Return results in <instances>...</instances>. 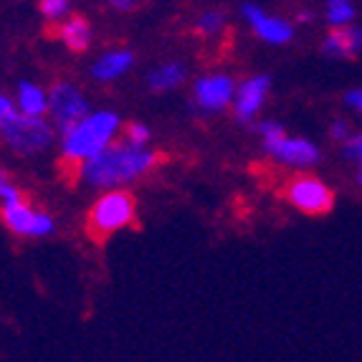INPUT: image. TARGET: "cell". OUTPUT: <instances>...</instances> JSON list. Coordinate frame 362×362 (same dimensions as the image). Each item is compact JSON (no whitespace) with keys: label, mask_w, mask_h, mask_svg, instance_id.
Returning a JSON list of instances; mask_svg holds the SVG:
<instances>
[{"label":"cell","mask_w":362,"mask_h":362,"mask_svg":"<svg viewBox=\"0 0 362 362\" xmlns=\"http://www.w3.org/2000/svg\"><path fill=\"white\" fill-rule=\"evenodd\" d=\"M157 163H163V155L147 150L145 145H132L127 139L119 145L109 142L104 150L84 160L81 180L91 187H117L142 177Z\"/></svg>","instance_id":"cell-1"},{"label":"cell","mask_w":362,"mask_h":362,"mask_svg":"<svg viewBox=\"0 0 362 362\" xmlns=\"http://www.w3.org/2000/svg\"><path fill=\"white\" fill-rule=\"evenodd\" d=\"M119 129V117L115 112H99V115H86L84 119L74 124L64 134V155H61V175L66 182L81 177V165L91 155L112 142L115 132Z\"/></svg>","instance_id":"cell-2"},{"label":"cell","mask_w":362,"mask_h":362,"mask_svg":"<svg viewBox=\"0 0 362 362\" xmlns=\"http://www.w3.org/2000/svg\"><path fill=\"white\" fill-rule=\"evenodd\" d=\"M137 198L129 190H109L86 213V235L94 243L109 241L117 230L134 226Z\"/></svg>","instance_id":"cell-3"},{"label":"cell","mask_w":362,"mask_h":362,"mask_svg":"<svg viewBox=\"0 0 362 362\" xmlns=\"http://www.w3.org/2000/svg\"><path fill=\"white\" fill-rule=\"evenodd\" d=\"M0 137L6 139L11 150H16L18 155H36L54 142V127L49 122H43L41 117L16 112L11 119L0 124Z\"/></svg>","instance_id":"cell-4"},{"label":"cell","mask_w":362,"mask_h":362,"mask_svg":"<svg viewBox=\"0 0 362 362\" xmlns=\"http://www.w3.org/2000/svg\"><path fill=\"white\" fill-rule=\"evenodd\" d=\"M281 195L307 216H327L334 208V190L314 175H294L281 187Z\"/></svg>","instance_id":"cell-5"},{"label":"cell","mask_w":362,"mask_h":362,"mask_svg":"<svg viewBox=\"0 0 362 362\" xmlns=\"http://www.w3.org/2000/svg\"><path fill=\"white\" fill-rule=\"evenodd\" d=\"M49 112L59 132L66 134L74 124L89 115V102L81 91L69 81H56L49 91Z\"/></svg>","instance_id":"cell-6"},{"label":"cell","mask_w":362,"mask_h":362,"mask_svg":"<svg viewBox=\"0 0 362 362\" xmlns=\"http://www.w3.org/2000/svg\"><path fill=\"white\" fill-rule=\"evenodd\" d=\"M0 221H3L16 235H28V238L49 235L51 230H54L51 216H46V213H41V211H33V208L28 206V200L3 203V208H0Z\"/></svg>","instance_id":"cell-7"},{"label":"cell","mask_w":362,"mask_h":362,"mask_svg":"<svg viewBox=\"0 0 362 362\" xmlns=\"http://www.w3.org/2000/svg\"><path fill=\"white\" fill-rule=\"evenodd\" d=\"M235 97V81L230 76H203L195 81V104L203 112H221Z\"/></svg>","instance_id":"cell-8"},{"label":"cell","mask_w":362,"mask_h":362,"mask_svg":"<svg viewBox=\"0 0 362 362\" xmlns=\"http://www.w3.org/2000/svg\"><path fill=\"white\" fill-rule=\"evenodd\" d=\"M269 86H272V78L269 76H254L243 81L238 89H235L233 97V115L238 122H251L259 115L261 104L266 102V94H269Z\"/></svg>","instance_id":"cell-9"},{"label":"cell","mask_w":362,"mask_h":362,"mask_svg":"<svg viewBox=\"0 0 362 362\" xmlns=\"http://www.w3.org/2000/svg\"><path fill=\"white\" fill-rule=\"evenodd\" d=\"M243 18L254 25L256 36L264 38V41H269V43H279V46H281V43H289L291 36H294V28H291L286 21L266 16V13L261 11L259 6H254V3H246V6H243Z\"/></svg>","instance_id":"cell-10"},{"label":"cell","mask_w":362,"mask_h":362,"mask_svg":"<svg viewBox=\"0 0 362 362\" xmlns=\"http://www.w3.org/2000/svg\"><path fill=\"white\" fill-rule=\"evenodd\" d=\"M362 49V28L355 25H332L327 30L322 51L334 59H355Z\"/></svg>","instance_id":"cell-11"},{"label":"cell","mask_w":362,"mask_h":362,"mask_svg":"<svg viewBox=\"0 0 362 362\" xmlns=\"http://www.w3.org/2000/svg\"><path fill=\"white\" fill-rule=\"evenodd\" d=\"M272 155L276 160H281V163L294 165V168H309V165H314L320 160V150L309 139H291V137H286Z\"/></svg>","instance_id":"cell-12"},{"label":"cell","mask_w":362,"mask_h":362,"mask_svg":"<svg viewBox=\"0 0 362 362\" xmlns=\"http://www.w3.org/2000/svg\"><path fill=\"white\" fill-rule=\"evenodd\" d=\"M132 64V51H109L91 66V76L99 78V81H112V78H119L122 74H127Z\"/></svg>","instance_id":"cell-13"},{"label":"cell","mask_w":362,"mask_h":362,"mask_svg":"<svg viewBox=\"0 0 362 362\" xmlns=\"http://www.w3.org/2000/svg\"><path fill=\"white\" fill-rule=\"evenodd\" d=\"M59 38L66 43V49L74 54H81L91 46V25L84 16H74L66 23H61Z\"/></svg>","instance_id":"cell-14"},{"label":"cell","mask_w":362,"mask_h":362,"mask_svg":"<svg viewBox=\"0 0 362 362\" xmlns=\"http://www.w3.org/2000/svg\"><path fill=\"white\" fill-rule=\"evenodd\" d=\"M182 81H185V66L177 64V61H170V64L157 66L147 76V84H150L152 91H170L175 89L177 84H182Z\"/></svg>","instance_id":"cell-15"},{"label":"cell","mask_w":362,"mask_h":362,"mask_svg":"<svg viewBox=\"0 0 362 362\" xmlns=\"http://www.w3.org/2000/svg\"><path fill=\"white\" fill-rule=\"evenodd\" d=\"M18 109L25 112V115L41 117L43 112H49V97L43 94L41 86L23 81V84L18 86Z\"/></svg>","instance_id":"cell-16"},{"label":"cell","mask_w":362,"mask_h":362,"mask_svg":"<svg viewBox=\"0 0 362 362\" xmlns=\"http://www.w3.org/2000/svg\"><path fill=\"white\" fill-rule=\"evenodd\" d=\"M355 16L350 0H329L327 3V21L332 25H347Z\"/></svg>","instance_id":"cell-17"},{"label":"cell","mask_w":362,"mask_h":362,"mask_svg":"<svg viewBox=\"0 0 362 362\" xmlns=\"http://www.w3.org/2000/svg\"><path fill=\"white\" fill-rule=\"evenodd\" d=\"M259 134H261V139H264V147L269 152H274L286 139L284 127L276 124V122H264V124H259Z\"/></svg>","instance_id":"cell-18"},{"label":"cell","mask_w":362,"mask_h":362,"mask_svg":"<svg viewBox=\"0 0 362 362\" xmlns=\"http://www.w3.org/2000/svg\"><path fill=\"white\" fill-rule=\"evenodd\" d=\"M223 23H226V16L223 13H218V11H208V13H203L198 18V33L200 36H216V33H221V28H223Z\"/></svg>","instance_id":"cell-19"},{"label":"cell","mask_w":362,"mask_h":362,"mask_svg":"<svg viewBox=\"0 0 362 362\" xmlns=\"http://www.w3.org/2000/svg\"><path fill=\"white\" fill-rule=\"evenodd\" d=\"M18 200H25L21 187L13 182V177L8 175L6 170L0 168V203H18Z\"/></svg>","instance_id":"cell-20"},{"label":"cell","mask_w":362,"mask_h":362,"mask_svg":"<svg viewBox=\"0 0 362 362\" xmlns=\"http://www.w3.org/2000/svg\"><path fill=\"white\" fill-rule=\"evenodd\" d=\"M69 0H41V13L46 21H61L69 13Z\"/></svg>","instance_id":"cell-21"},{"label":"cell","mask_w":362,"mask_h":362,"mask_svg":"<svg viewBox=\"0 0 362 362\" xmlns=\"http://www.w3.org/2000/svg\"><path fill=\"white\" fill-rule=\"evenodd\" d=\"M124 139L132 142V145H147L150 142V129L145 124H139V122H129L124 127Z\"/></svg>","instance_id":"cell-22"},{"label":"cell","mask_w":362,"mask_h":362,"mask_svg":"<svg viewBox=\"0 0 362 362\" xmlns=\"http://www.w3.org/2000/svg\"><path fill=\"white\" fill-rule=\"evenodd\" d=\"M344 152H347V157H362V134H355V137L347 139Z\"/></svg>","instance_id":"cell-23"},{"label":"cell","mask_w":362,"mask_h":362,"mask_svg":"<svg viewBox=\"0 0 362 362\" xmlns=\"http://www.w3.org/2000/svg\"><path fill=\"white\" fill-rule=\"evenodd\" d=\"M16 112H18V109H16V104H13L8 97H3V94H0V124H3L6 119H11Z\"/></svg>","instance_id":"cell-24"},{"label":"cell","mask_w":362,"mask_h":362,"mask_svg":"<svg viewBox=\"0 0 362 362\" xmlns=\"http://www.w3.org/2000/svg\"><path fill=\"white\" fill-rule=\"evenodd\" d=\"M347 134H350V129H347V122H334L332 129H329V137L337 139V142L347 139Z\"/></svg>","instance_id":"cell-25"},{"label":"cell","mask_w":362,"mask_h":362,"mask_svg":"<svg viewBox=\"0 0 362 362\" xmlns=\"http://www.w3.org/2000/svg\"><path fill=\"white\" fill-rule=\"evenodd\" d=\"M344 99H347V104H350V107H355V109H360V112H362V89L360 91H350Z\"/></svg>","instance_id":"cell-26"},{"label":"cell","mask_w":362,"mask_h":362,"mask_svg":"<svg viewBox=\"0 0 362 362\" xmlns=\"http://www.w3.org/2000/svg\"><path fill=\"white\" fill-rule=\"evenodd\" d=\"M109 3H112L117 11H132V8L137 6V0H109Z\"/></svg>","instance_id":"cell-27"},{"label":"cell","mask_w":362,"mask_h":362,"mask_svg":"<svg viewBox=\"0 0 362 362\" xmlns=\"http://www.w3.org/2000/svg\"><path fill=\"white\" fill-rule=\"evenodd\" d=\"M360 182H362V157H360Z\"/></svg>","instance_id":"cell-28"}]
</instances>
